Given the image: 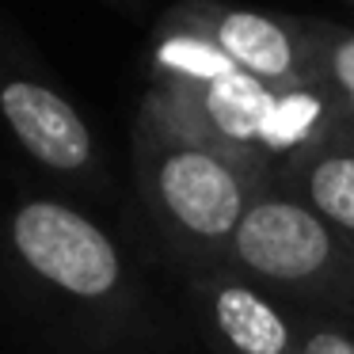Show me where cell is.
<instances>
[{"instance_id":"cell-1","label":"cell","mask_w":354,"mask_h":354,"mask_svg":"<svg viewBox=\"0 0 354 354\" xmlns=\"http://www.w3.org/2000/svg\"><path fill=\"white\" fill-rule=\"evenodd\" d=\"M0 240L27 297L50 308V316L107 346L156 331L145 286L133 278L111 232L84 209L50 194H27L8 206Z\"/></svg>"},{"instance_id":"cell-2","label":"cell","mask_w":354,"mask_h":354,"mask_svg":"<svg viewBox=\"0 0 354 354\" xmlns=\"http://www.w3.org/2000/svg\"><path fill=\"white\" fill-rule=\"evenodd\" d=\"M133 179L156 236L183 270L225 263L240 217L267 187L244 156L202 138L156 95H145L133 122Z\"/></svg>"},{"instance_id":"cell-3","label":"cell","mask_w":354,"mask_h":354,"mask_svg":"<svg viewBox=\"0 0 354 354\" xmlns=\"http://www.w3.org/2000/svg\"><path fill=\"white\" fill-rule=\"evenodd\" d=\"M225 267L293 308L354 316V244L286 191L263 187L255 194Z\"/></svg>"},{"instance_id":"cell-4","label":"cell","mask_w":354,"mask_h":354,"mask_svg":"<svg viewBox=\"0 0 354 354\" xmlns=\"http://www.w3.org/2000/svg\"><path fill=\"white\" fill-rule=\"evenodd\" d=\"M187 274V308L209 354H297L301 316L225 263Z\"/></svg>"},{"instance_id":"cell-5","label":"cell","mask_w":354,"mask_h":354,"mask_svg":"<svg viewBox=\"0 0 354 354\" xmlns=\"http://www.w3.org/2000/svg\"><path fill=\"white\" fill-rule=\"evenodd\" d=\"M0 126L50 176L65 183L100 179L92 126L73 107L69 95L24 65L0 69Z\"/></svg>"},{"instance_id":"cell-6","label":"cell","mask_w":354,"mask_h":354,"mask_svg":"<svg viewBox=\"0 0 354 354\" xmlns=\"http://www.w3.org/2000/svg\"><path fill=\"white\" fill-rule=\"evenodd\" d=\"M168 12L206 35L244 77L274 92L308 84L305 16H274L225 0H179Z\"/></svg>"},{"instance_id":"cell-7","label":"cell","mask_w":354,"mask_h":354,"mask_svg":"<svg viewBox=\"0 0 354 354\" xmlns=\"http://www.w3.org/2000/svg\"><path fill=\"white\" fill-rule=\"evenodd\" d=\"M267 187L305 202L320 221H328L339 236L354 244V153L339 138L324 141L313 153L270 171Z\"/></svg>"},{"instance_id":"cell-8","label":"cell","mask_w":354,"mask_h":354,"mask_svg":"<svg viewBox=\"0 0 354 354\" xmlns=\"http://www.w3.org/2000/svg\"><path fill=\"white\" fill-rule=\"evenodd\" d=\"M308 84L331 100L343 122H354V27L305 16Z\"/></svg>"},{"instance_id":"cell-9","label":"cell","mask_w":354,"mask_h":354,"mask_svg":"<svg viewBox=\"0 0 354 354\" xmlns=\"http://www.w3.org/2000/svg\"><path fill=\"white\" fill-rule=\"evenodd\" d=\"M297 316H301L297 354H354V316L313 313V308H297Z\"/></svg>"},{"instance_id":"cell-10","label":"cell","mask_w":354,"mask_h":354,"mask_svg":"<svg viewBox=\"0 0 354 354\" xmlns=\"http://www.w3.org/2000/svg\"><path fill=\"white\" fill-rule=\"evenodd\" d=\"M335 138H339V141H343V145L354 153V122H343V126H339V133H335Z\"/></svg>"},{"instance_id":"cell-11","label":"cell","mask_w":354,"mask_h":354,"mask_svg":"<svg viewBox=\"0 0 354 354\" xmlns=\"http://www.w3.org/2000/svg\"><path fill=\"white\" fill-rule=\"evenodd\" d=\"M111 4H130V8H133V4H141V0H111Z\"/></svg>"},{"instance_id":"cell-12","label":"cell","mask_w":354,"mask_h":354,"mask_svg":"<svg viewBox=\"0 0 354 354\" xmlns=\"http://www.w3.org/2000/svg\"><path fill=\"white\" fill-rule=\"evenodd\" d=\"M346 4H354V0H346Z\"/></svg>"}]
</instances>
